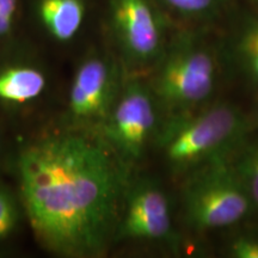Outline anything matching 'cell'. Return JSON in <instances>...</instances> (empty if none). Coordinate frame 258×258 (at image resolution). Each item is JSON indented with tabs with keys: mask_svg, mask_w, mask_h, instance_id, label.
<instances>
[{
	"mask_svg": "<svg viewBox=\"0 0 258 258\" xmlns=\"http://www.w3.org/2000/svg\"><path fill=\"white\" fill-rule=\"evenodd\" d=\"M18 175L31 228L46 249L66 257L104 252L123 189L108 145L84 134L49 135L22 151Z\"/></svg>",
	"mask_w": 258,
	"mask_h": 258,
	"instance_id": "1",
	"label": "cell"
},
{
	"mask_svg": "<svg viewBox=\"0 0 258 258\" xmlns=\"http://www.w3.org/2000/svg\"><path fill=\"white\" fill-rule=\"evenodd\" d=\"M246 131V118L237 108L218 104L199 114H180L166 127L161 144L170 165L185 171L225 159Z\"/></svg>",
	"mask_w": 258,
	"mask_h": 258,
	"instance_id": "2",
	"label": "cell"
},
{
	"mask_svg": "<svg viewBox=\"0 0 258 258\" xmlns=\"http://www.w3.org/2000/svg\"><path fill=\"white\" fill-rule=\"evenodd\" d=\"M183 205L190 227L207 231L243 220L253 202L235 167L219 159L203 165L188 180Z\"/></svg>",
	"mask_w": 258,
	"mask_h": 258,
	"instance_id": "3",
	"label": "cell"
},
{
	"mask_svg": "<svg viewBox=\"0 0 258 258\" xmlns=\"http://www.w3.org/2000/svg\"><path fill=\"white\" fill-rule=\"evenodd\" d=\"M215 79L217 66L212 54L202 48L183 47L161 66L156 90L166 105L184 111L212 95Z\"/></svg>",
	"mask_w": 258,
	"mask_h": 258,
	"instance_id": "4",
	"label": "cell"
},
{
	"mask_svg": "<svg viewBox=\"0 0 258 258\" xmlns=\"http://www.w3.org/2000/svg\"><path fill=\"white\" fill-rule=\"evenodd\" d=\"M156 109L145 86L132 83L125 88L106 123L108 144L127 159H138L156 125Z\"/></svg>",
	"mask_w": 258,
	"mask_h": 258,
	"instance_id": "5",
	"label": "cell"
},
{
	"mask_svg": "<svg viewBox=\"0 0 258 258\" xmlns=\"http://www.w3.org/2000/svg\"><path fill=\"white\" fill-rule=\"evenodd\" d=\"M116 234L120 239H166L172 219L165 192L153 183H140L129 192L124 215Z\"/></svg>",
	"mask_w": 258,
	"mask_h": 258,
	"instance_id": "6",
	"label": "cell"
},
{
	"mask_svg": "<svg viewBox=\"0 0 258 258\" xmlns=\"http://www.w3.org/2000/svg\"><path fill=\"white\" fill-rule=\"evenodd\" d=\"M111 15L116 34L131 59L144 63L158 55L160 29L147 0H112Z\"/></svg>",
	"mask_w": 258,
	"mask_h": 258,
	"instance_id": "7",
	"label": "cell"
},
{
	"mask_svg": "<svg viewBox=\"0 0 258 258\" xmlns=\"http://www.w3.org/2000/svg\"><path fill=\"white\" fill-rule=\"evenodd\" d=\"M114 86V71L105 60L91 57L84 61L71 88V112L80 120L104 117L110 109Z\"/></svg>",
	"mask_w": 258,
	"mask_h": 258,
	"instance_id": "8",
	"label": "cell"
},
{
	"mask_svg": "<svg viewBox=\"0 0 258 258\" xmlns=\"http://www.w3.org/2000/svg\"><path fill=\"white\" fill-rule=\"evenodd\" d=\"M38 16L55 40L66 42L78 34L85 17L83 0H40Z\"/></svg>",
	"mask_w": 258,
	"mask_h": 258,
	"instance_id": "9",
	"label": "cell"
},
{
	"mask_svg": "<svg viewBox=\"0 0 258 258\" xmlns=\"http://www.w3.org/2000/svg\"><path fill=\"white\" fill-rule=\"evenodd\" d=\"M47 85L40 70L30 66L9 67L0 72V101L24 104L37 99Z\"/></svg>",
	"mask_w": 258,
	"mask_h": 258,
	"instance_id": "10",
	"label": "cell"
},
{
	"mask_svg": "<svg viewBox=\"0 0 258 258\" xmlns=\"http://www.w3.org/2000/svg\"><path fill=\"white\" fill-rule=\"evenodd\" d=\"M237 55L244 72L258 82V22L243 32L238 42Z\"/></svg>",
	"mask_w": 258,
	"mask_h": 258,
	"instance_id": "11",
	"label": "cell"
},
{
	"mask_svg": "<svg viewBox=\"0 0 258 258\" xmlns=\"http://www.w3.org/2000/svg\"><path fill=\"white\" fill-rule=\"evenodd\" d=\"M235 170L243 180L252 202L258 205V145L245 154Z\"/></svg>",
	"mask_w": 258,
	"mask_h": 258,
	"instance_id": "12",
	"label": "cell"
},
{
	"mask_svg": "<svg viewBox=\"0 0 258 258\" xmlns=\"http://www.w3.org/2000/svg\"><path fill=\"white\" fill-rule=\"evenodd\" d=\"M19 213L15 199L0 189V241L6 239L17 226Z\"/></svg>",
	"mask_w": 258,
	"mask_h": 258,
	"instance_id": "13",
	"label": "cell"
},
{
	"mask_svg": "<svg viewBox=\"0 0 258 258\" xmlns=\"http://www.w3.org/2000/svg\"><path fill=\"white\" fill-rule=\"evenodd\" d=\"M167 4L186 14H200L211 9L215 0H165Z\"/></svg>",
	"mask_w": 258,
	"mask_h": 258,
	"instance_id": "14",
	"label": "cell"
},
{
	"mask_svg": "<svg viewBox=\"0 0 258 258\" xmlns=\"http://www.w3.org/2000/svg\"><path fill=\"white\" fill-rule=\"evenodd\" d=\"M232 256L237 258H258V241L241 238L232 245Z\"/></svg>",
	"mask_w": 258,
	"mask_h": 258,
	"instance_id": "15",
	"label": "cell"
},
{
	"mask_svg": "<svg viewBox=\"0 0 258 258\" xmlns=\"http://www.w3.org/2000/svg\"><path fill=\"white\" fill-rule=\"evenodd\" d=\"M14 22L15 17L0 12V37L5 36L11 31L12 27H14Z\"/></svg>",
	"mask_w": 258,
	"mask_h": 258,
	"instance_id": "16",
	"label": "cell"
},
{
	"mask_svg": "<svg viewBox=\"0 0 258 258\" xmlns=\"http://www.w3.org/2000/svg\"><path fill=\"white\" fill-rule=\"evenodd\" d=\"M18 0H0V12L15 17L17 12Z\"/></svg>",
	"mask_w": 258,
	"mask_h": 258,
	"instance_id": "17",
	"label": "cell"
}]
</instances>
